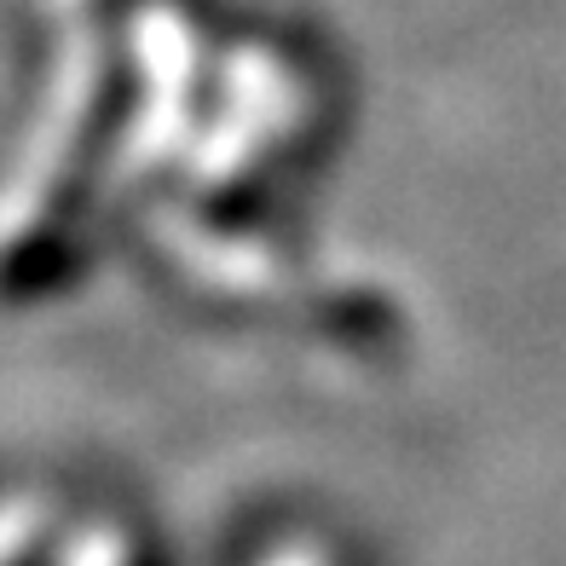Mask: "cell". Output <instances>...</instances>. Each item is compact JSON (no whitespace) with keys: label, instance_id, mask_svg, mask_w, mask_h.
<instances>
[{"label":"cell","instance_id":"cell-1","mask_svg":"<svg viewBox=\"0 0 566 566\" xmlns=\"http://www.w3.org/2000/svg\"><path fill=\"white\" fill-rule=\"evenodd\" d=\"M150 105V75L139 41L87 46L75 82L64 87L30 174L0 209V313L53 301L70 290L87 254L93 214L111 191Z\"/></svg>","mask_w":566,"mask_h":566},{"label":"cell","instance_id":"cell-2","mask_svg":"<svg viewBox=\"0 0 566 566\" xmlns=\"http://www.w3.org/2000/svg\"><path fill=\"white\" fill-rule=\"evenodd\" d=\"M59 566H168V555L127 521H75Z\"/></svg>","mask_w":566,"mask_h":566}]
</instances>
